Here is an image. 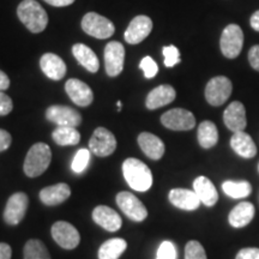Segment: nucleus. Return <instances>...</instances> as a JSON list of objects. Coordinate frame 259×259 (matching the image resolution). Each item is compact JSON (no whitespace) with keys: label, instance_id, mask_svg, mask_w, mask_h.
I'll list each match as a JSON object with an SVG mask.
<instances>
[{"label":"nucleus","instance_id":"nucleus-1","mask_svg":"<svg viewBox=\"0 0 259 259\" xmlns=\"http://www.w3.org/2000/svg\"><path fill=\"white\" fill-rule=\"evenodd\" d=\"M122 173L132 190L145 192L153 186V173L144 162L130 157L122 163Z\"/></svg>","mask_w":259,"mask_h":259},{"label":"nucleus","instance_id":"nucleus-2","mask_svg":"<svg viewBox=\"0 0 259 259\" xmlns=\"http://www.w3.org/2000/svg\"><path fill=\"white\" fill-rule=\"evenodd\" d=\"M19 21L34 34L44 31L48 24V16L45 9L35 0H23L17 8Z\"/></svg>","mask_w":259,"mask_h":259},{"label":"nucleus","instance_id":"nucleus-3","mask_svg":"<svg viewBox=\"0 0 259 259\" xmlns=\"http://www.w3.org/2000/svg\"><path fill=\"white\" fill-rule=\"evenodd\" d=\"M52 161L51 148L45 143H36L29 149L24 160L23 170L29 178L40 177L47 170Z\"/></svg>","mask_w":259,"mask_h":259},{"label":"nucleus","instance_id":"nucleus-4","mask_svg":"<svg viewBox=\"0 0 259 259\" xmlns=\"http://www.w3.org/2000/svg\"><path fill=\"white\" fill-rule=\"evenodd\" d=\"M220 46L223 56L228 59H234L241 53L244 46V32L236 24L227 25L221 35Z\"/></svg>","mask_w":259,"mask_h":259},{"label":"nucleus","instance_id":"nucleus-5","mask_svg":"<svg viewBox=\"0 0 259 259\" xmlns=\"http://www.w3.org/2000/svg\"><path fill=\"white\" fill-rule=\"evenodd\" d=\"M82 28L87 34L96 38H108L114 34V24L108 18L96 14L89 12L82 19Z\"/></svg>","mask_w":259,"mask_h":259},{"label":"nucleus","instance_id":"nucleus-6","mask_svg":"<svg viewBox=\"0 0 259 259\" xmlns=\"http://www.w3.org/2000/svg\"><path fill=\"white\" fill-rule=\"evenodd\" d=\"M116 204L121 211L135 222H142L148 218V210L144 204L134 193L122 191L116 194Z\"/></svg>","mask_w":259,"mask_h":259},{"label":"nucleus","instance_id":"nucleus-7","mask_svg":"<svg viewBox=\"0 0 259 259\" xmlns=\"http://www.w3.org/2000/svg\"><path fill=\"white\" fill-rule=\"evenodd\" d=\"M116 149V139L111 131L105 127H97L89 141L90 153L99 157H107Z\"/></svg>","mask_w":259,"mask_h":259},{"label":"nucleus","instance_id":"nucleus-8","mask_svg":"<svg viewBox=\"0 0 259 259\" xmlns=\"http://www.w3.org/2000/svg\"><path fill=\"white\" fill-rule=\"evenodd\" d=\"M233 90L232 82L225 76L213 77L206 84L205 99L211 106H222Z\"/></svg>","mask_w":259,"mask_h":259},{"label":"nucleus","instance_id":"nucleus-9","mask_svg":"<svg viewBox=\"0 0 259 259\" xmlns=\"http://www.w3.org/2000/svg\"><path fill=\"white\" fill-rule=\"evenodd\" d=\"M161 122L164 127L173 131H189L196 126V118L190 111L174 108L162 114Z\"/></svg>","mask_w":259,"mask_h":259},{"label":"nucleus","instance_id":"nucleus-10","mask_svg":"<svg viewBox=\"0 0 259 259\" xmlns=\"http://www.w3.org/2000/svg\"><path fill=\"white\" fill-rule=\"evenodd\" d=\"M52 236L54 241L57 242L60 247L65 250H73L79 245L80 235L71 223L66 221H58L52 226L51 229Z\"/></svg>","mask_w":259,"mask_h":259},{"label":"nucleus","instance_id":"nucleus-11","mask_svg":"<svg viewBox=\"0 0 259 259\" xmlns=\"http://www.w3.org/2000/svg\"><path fill=\"white\" fill-rule=\"evenodd\" d=\"M29 204L28 196L23 192H16L10 197L4 210V221L10 226L18 225L24 219Z\"/></svg>","mask_w":259,"mask_h":259},{"label":"nucleus","instance_id":"nucleus-12","mask_svg":"<svg viewBox=\"0 0 259 259\" xmlns=\"http://www.w3.org/2000/svg\"><path fill=\"white\" fill-rule=\"evenodd\" d=\"M125 48L120 42L112 41L105 48V66L109 77L119 76L124 70Z\"/></svg>","mask_w":259,"mask_h":259},{"label":"nucleus","instance_id":"nucleus-13","mask_svg":"<svg viewBox=\"0 0 259 259\" xmlns=\"http://www.w3.org/2000/svg\"><path fill=\"white\" fill-rule=\"evenodd\" d=\"M47 120L58 126H70L77 127L82 124V115L76 109L67 106H51L46 111Z\"/></svg>","mask_w":259,"mask_h":259},{"label":"nucleus","instance_id":"nucleus-14","mask_svg":"<svg viewBox=\"0 0 259 259\" xmlns=\"http://www.w3.org/2000/svg\"><path fill=\"white\" fill-rule=\"evenodd\" d=\"M153 30V21L148 16H137L126 29L124 37L130 45H137L144 41Z\"/></svg>","mask_w":259,"mask_h":259},{"label":"nucleus","instance_id":"nucleus-15","mask_svg":"<svg viewBox=\"0 0 259 259\" xmlns=\"http://www.w3.org/2000/svg\"><path fill=\"white\" fill-rule=\"evenodd\" d=\"M65 90L69 95L74 105L79 107H88L94 101V93L90 89L88 84H85L82 80L71 78L65 84Z\"/></svg>","mask_w":259,"mask_h":259},{"label":"nucleus","instance_id":"nucleus-16","mask_svg":"<svg viewBox=\"0 0 259 259\" xmlns=\"http://www.w3.org/2000/svg\"><path fill=\"white\" fill-rule=\"evenodd\" d=\"M223 121L227 127L231 131L241 132L246 128L247 125V119H246V111L245 107L241 102L234 101L226 108L223 113Z\"/></svg>","mask_w":259,"mask_h":259},{"label":"nucleus","instance_id":"nucleus-17","mask_svg":"<svg viewBox=\"0 0 259 259\" xmlns=\"http://www.w3.org/2000/svg\"><path fill=\"white\" fill-rule=\"evenodd\" d=\"M93 220L107 232H118L121 228L122 221L119 213L106 205H99L94 209Z\"/></svg>","mask_w":259,"mask_h":259},{"label":"nucleus","instance_id":"nucleus-18","mask_svg":"<svg viewBox=\"0 0 259 259\" xmlns=\"http://www.w3.org/2000/svg\"><path fill=\"white\" fill-rule=\"evenodd\" d=\"M176 89L168 84L158 85L151 90L145 100V106L148 109H157L161 107L169 105L176 100Z\"/></svg>","mask_w":259,"mask_h":259},{"label":"nucleus","instance_id":"nucleus-19","mask_svg":"<svg viewBox=\"0 0 259 259\" xmlns=\"http://www.w3.org/2000/svg\"><path fill=\"white\" fill-rule=\"evenodd\" d=\"M169 202L174 206L186 211H193L198 209L200 200L194 191L186 189H173L169 192Z\"/></svg>","mask_w":259,"mask_h":259},{"label":"nucleus","instance_id":"nucleus-20","mask_svg":"<svg viewBox=\"0 0 259 259\" xmlns=\"http://www.w3.org/2000/svg\"><path fill=\"white\" fill-rule=\"evenodd\" d=\"M40 66L44 72L50 79L60 80L64 78L66 73V65L60 57L54 53H46L41 57Z\"/></svg>","mask_w":259,"mask_h":259},{"label":"nucleus","instance_id":"nucleus-21","mask_svg":"<svg viewBox=\"0 0 259 259\" xmlns=\"http://www.w3.org/2000/svg\"><path fill=\"white\" fill-rule=\"evenodd\" d=\"M193 191L198 196L200 203H203L204 205L213 206L218 203V190L211 183V180L206 177H198L193 181Z\"/></svg>","mask_w":259,"mask_h":259},{"label":"nucleus","instance_id":"nucleus-22","mask_svg":"<svg viewBox=\"0 0 259 259\" xmlns=\"http://www.w3.org/2000/svg\"><path fill=\"white\" fill-rule=\"evenodd\" d=\"M138 144L143 153L151 160L157 161L164 154V144L157 136L150 132H142L138 136Z\"/></svg>","mask_w":259,"mask_h":259},{"label":"nucleus","instance_id":"nucleus-23","mask_svg":"<svg viewBox=\"0 0 259 259\" xmlns=\"http://www.w3.org/2000/svg\"><path fill=\"white\" fill-rule=\"evenodd\" d=\"M71 196V189L67 184L60 183L41 190L40 200L45 205L54 206L64 203Z\"/></svg>","mask_w":259,"mask_h":259},{"label":"nucleus","instance_id":"nucleus-24","mask_svg":"<svg viewBox=\"0 0 259 259\" xmlns=\"http://www.w3.org/2000/svg\"><path fill=\"white\" fill-rule=\"evenodd\" d=\"M254 205L250 202H242L229 212V225L234 228H242L251 223L254 218Z\"/></svg>","mask_w":259,"mask_h":259},{"label":"nucleus","instance_id":"nucleus-25","mask_svg":"<svg viewBox=\"0 0 259 259\" xmlns=\"http://www.w3.org/2000/svg\"><path fill=\"white\" fill-rule=\"evenodd\" d=\"M231 147L239 156L244 158H252L257 154V148L250 135L244 131L235 132L231 139Z\"/></svg>","mask_w":259,"mask_h":259},{"label":"nucleus","instance_id":"nucleus-26","mask_svg":"<svg viewBox=\"0 0 259 259\" xmlns=\"http://www.w3.org/2000/svg\"><path fill=\"white\" fill-rule=\"evenodd\" d=\"M72 53L77 61L89 72L96 73L100 69V61L92 48L83 44H76L72 47Z\"/></svg>","mask_w":259,"mask_h":259},{"label":"nucleus","instance_id":"nucleus-27","mask_svg":"<svg viewBox=\"0 0 259 259\" xmlns=\"http://www.w3.org/2000/svg\"><path fill=\"white\" fill-rule=\"evenodd\" d=\"M198 142L200 147L210 149L215 147L219 141V131L216 125L212 121L205 120L200 122L198 126Z\"/></svg>","mask_w":259,"mask_h":259},{"label":"nucleus","instance_id":"nucleus-28","mask_svg":"<svg viewBox=\"0 0 259 259\" xmlns=\"http://www.w3.org/2000/svg\"><path fill=\"white\" fill-rule=\"evenodd\" d=\"M127 242L124 239L114 238L109 239L103 242L99 250V259H119V257L124 253Z\"/></svg>","mask_w":259,"mask_h":259},{"label":"nucleus","instance_id":"nucleus-29","mask_svg":"<svg viewBox=\"0 0 259 259\" xmlns=\"http://www.w3.org/2000/svg\"><path fill=\"white\" fill-rule=\"evenodd\" d=\"M52 138L58 145L67 147V145H76L79 143L80 135L76 127L70 126H58L52 134Z\"/></svg>","mask_w":259,"mask_h":259},{"label":"nucleus","instance_id":"nucleus-30","mask_svg":"<svg viewBox=\"0 0 259 259\" xmlns=\"http://www.w3.org/2000/svg\"><path fill=\"white\" fill-rule=\"evenodd\" d=\"M222 190L227 196L231 198L239 199V198H246L252 192L251 184L248 181H232L227 180L222 184Z\"/></svg>","mask_w":259,"mask_h":259},{"label":"nucleus","instance_id":"nucleus-31","mask_svg":"<svg viewBox=\"0 0 259 259\" xmlns=\"http://www.w3.org/2000/svg\"><path fill=\"white\" fill-rule=\"evenodd\" d=\"M24 259H52L45 244L37 239H30L24 246Z\"/></svg>","mask_w":259,"mask_h":259},{"label":"nucleus","instance_id":"nucleus-32","mask_svg":"<svg viewBox=\"0 0 259 259\" xmlns=\"http://www.w3.org/2000/svg\"><path fill=\"white\" fill-rule=\"evenodd\" d=\"M89 161H90V150H88V149H79V150L77 151V154L74 155L71 168H72L74 173H82V171L85 170Z\"/></svg>","mask_w":259,"mask_h":259},{"label":"nucleus","instance_id":"nucleus-33","mask_svg":"<svg viewBox=\"0 0 259 259\" xmlns=\"http://www.w3.org/2000/svg\"><path fill=\"white\" fill-rule=\"evenodd\" d=\"M185 259H208L202 244L196 240H191L186 244Z\"/></svg>","mask_w":259,"mask_h":259},{"label":"nucleus","instance_id":"nucleus-34","mask_svg":"<svg viewBox=\"0 0 259 259\" xmlns=\"http://www.w3.org/2000/svg\"><path fill=\"white\" fill-rule=\"evenodd\" d=\"M164 57V65L167 67H174L177 64L180 63V52L176 46H166L162 50Z\"/></svg>","mask_w":259,"mask_h":259},{"label":"nucleus","instance_id":"nucleus-35","mask_svg":"<svg viewBox=\"0 0 259 259\" xmlns=\"http://www.w3.org/2000/svg\"><path fill=\"white\" fill-rule=\"evenodd\" d=\"M139 67L143 70L145 78H148V79L154 78V77L156 76L158 72V66L156 64V61H155L153 58H150V57H144L143 59L141 60Z\"/></svg>","mask_w":259,"mask_h":259},{"label":"nucleus","instance_id":"nucleus-36","mask_svg":"<svg viewBox=\"0 0 259 259\" xmlns=\"http://www.w3.org/2000/svg\"><path fill=\"white\" fill-rule=\"evenodd\" d=\"M156 259H177V248L171 241H163L157 250Z\"/></svg>","mask_w":259,"mask_h":259},{"label":"nucleus","instance_id":"nucleus-37","mask_svg":"<svg viewBox=\"0 0 259 259\" xmlns=\"http://www.w3.org/2000/svg\"><path fill=\"white\" fill-rule=\"evenodd\" d=\"M12 108H14V103H12L11 97L0 92V116L8 115L9 113H11Z\"/></svg>","mask_w":259,"mask_h":259},{"label":"nucleus","instance_id":"nucleus-38","mask_svg":"<svg viewBox=\"0 0 259 259\" xmlns=\"http://www.w3.org/2000/svg\"><path fill=\"white\" fill-rule=\"evenodd\" d=\"M235 259H259V248L246 247L239 251Z\"/></svg>","mask_w":259,"mask_h":259},{"label":"nucleus","instance_id":"nucleus-39","mask_svg":"<svg viewBox=\"0 0 259 259\" xmlns=\"http://www.w3.org/2000/svg\"><path fill=\"white\" fill-rule=\"evenodd\" d=\"M11 142H12L11 135H10L8 131H5V130L0 128V153H2V151L8 150L10 145H11Z\"/></svg>","mask_w":259,"mask_h":259},{"label":"nucleus","instance_id":"nucleus-40","mask_svg":"<svg viewBox=\"0 0 259 259\" xmlns=\"http://www.w3.org/2000/svg\"><path fill=\"white\" fill-rule=\"evenodd\" d=\"M248 60L254 70L259 71V45L253 46L248 52Z\"/></svg>","mask_w":259,"mask_h":259},{"label":"nucleus","instance_id":"nucleus-41","mask_svg":"<svg viewBox=\"0 0 259 259\" xmlns=\"http://www.w3.org/2000/svg\"><path fill=\"white\" fill-rule=\"evenodd\" d=\"M11 246L5 242H0V259H11Z\"/></svg>","mask_w":259,"mask_h":259},{"label":"nucleus","instance_id":"nucleus-42","mask_svg":"<svg viewBox=\"0 0 259 259\" xmlns=\"http://www.w3.org/2000/svg\"><path fill=\"white\" fill-rule=\"evenodd\" d=\"M45 2L52 6H56V8H64V6L73 4L74 0H45Z\"/></svg>","mask_w":259,"mask_h":259},{"label":"nucleus","instance_id":"nucleus-43","mask_svg":"<svg viewBox=\"0 0 259 259\" xmlns=\"http://www.w3.org/2000/svg\"><path fill=\"white\" fill-rule=\"evenodd\" d=\"M9 87H10V79H9L8 74L0 70V92L8 90Z\"/></svg>","mask_w":259,"mask_h":259},{"label":"nucleus","instance_id":"nucleus-44","mask_svg":"<svg viewBox=\"0 0 259 259\" xmlns=\"http://www.w3.org/2000/svg\"><path fill=\"white\" fill-rule=\"evenodd\" d=\"M251 27L254 29V30L259 31V11H255L250 19Z\"/></svg>","mask_w":259,"mask_h":259},{"label":"nucleus","instance_id":"nucleus-45","mask_svg":"<svg viewBox=\"0 0 259 259\" xmlns=\"http://www.w3.org/2000/svg\"><path fill=\"white\" fill-rule=\"evenodd\" d=\"M116 107H118V111H121V108H122V103H121L120 101H118V102H116Z\"/></svg>","mask_w":259,"mask_h":259}]
</instances>
